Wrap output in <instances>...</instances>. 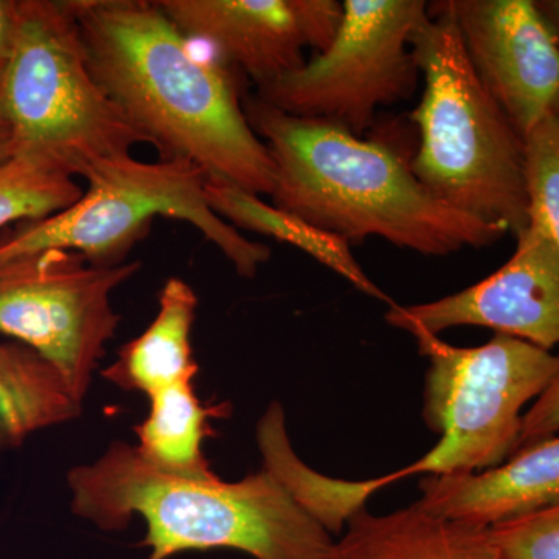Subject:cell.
<instances>
[{"mask_svg":"<svg viewBox=\"0 0 559 559\" xmlns=\"http://www.w3.org/2000/svg\"><path fill=\"white\" fill-rule=\"evenodd\" d=\"M68 2L92 75L162 159L179 157L209 179L272 194L274 162L226 64L197 57L157 2Z\"/></svg>","mask_w":559,"mask_h":559,"instance_id":"cell-1","label":"cell"},{"mask_svg":"<svg viewBox=\"0 0 559 559\" xmlns=\"http://www.w3.org/2000/svg\"><path fill=\"white\" fill-rule=\"evenodd\" d=\"M205 198L210 209L235 229L255 231L263 237L274 238L304 250L366 296L388 301L389 305L393 304L388 294L378 288L373 280L364 272L362 266L353 257L352 246L336 235L319 229L308 221L275 207L274 204H267L259 194L249 193L219 180H207Z\"/></svg>","mask_w":559,"mask_h":559,"instance_id":"cell-16","label":"cell"},{"mask_svg":"<svg viewBox=\"0 0 559 559\" xmlns=\"http://www.w3.org/2000/svg\"><path fill=\"white\" fill-rule=\"evenodd\" d=\"M423 509L444 520L492 527L559 502V436L527 444L481 473L430 476Z\"/></svg>","mask_w":559,"mask_h":559,"instance_id":"cell-13","label":"cell"},{"mask_svg":"<svg viewBox=\"0 0 559 559\" xmlns=\"http://www.w3.org/2000/svg\"><path fill=\"white\" fill-rule=\"evenodd\" d=\"M83 194L72 175L49 162L13 156L0 165V230L55 215Z\"/></svg>","mask_w":559,"mask_h":559,"instance_id":"cell-20","label":"cell"},{"mask_svg":"<svg viewBox=\"0 0 559 559\" xmlns=\"http://www.w3.org/2000/svg\"><path fill=\"white\" fill-rule=\"evenodd\" d=\"M415 340L429 359L423 418L440 441L401 468L404 476L476 473L506 462L520 448L522 409L557 377L559 356L506 334L473 348L432 334Z\"/></svg>","mask_w":559,"mask_h":559,"instance_id":"cell-7","label":"cell"},{"mask_svg":"<svg viewBox=\"0 0 559 559\" xmlns=\"http://www.w3.org/2000/svg\"><path fill=\"white\" fill-rule=\"evenodd\" d=\"M20 22V0H0V83L9 68Z\"/></svg>","mask_w":559,"mask_h":559,"instance_id":"cell-24","label":"cell"},{"mask_svg":"<svg viewBox=\"0 0 559 559\" xmlns=\"http://www.w3.org/2000/svg\"><path fill=\"white\" fill-rule=\"evenodd\" d=\"M326 559H499L488 527L444 520L414 506L389 514L366 509L348 521Z\"/></svg>","mask_w":559,"mask_h":559,"instance_id":"cell-14","label":"cell"},{"mask_svg":"<svg viewBox=\"0 0 559 559\" xmlns=\"http://www.w3.org/2000/svg\"><path fill=\"white\" fill-rule=\"evenodd\" d=\"M187 38L202 40L227 68L259 87L305 64L304 51H323L336 36V0H156Z\"/></svg>","mask_w":559,"mask_h":559,"instance_id":"cell-12","label":"cell"},{"mask_svg":"<svg viewBox=\"0 0 559 559\" xmlns=\"http://www.w3.org/2000/svg\"><path fill=\"white\" fill-rule=\"evenodd\" d=\"M488 528L499 559H559V502Z\"/></svg>","mask_w":559,"mask_h":559,"instance_id":"cell-22","label":"cell"},{"mask_svg":"<svg viewBox=\"0 0 559 559\" xmlns=\"http://www.w3.org/2000/svg\"><path fill=\"white\" fill-rule=\"evenodd\" d=\"M198 296L189 283L170 278L159 296V311L148 329L120 348L119 358L103 371L124 390L153 396L180 382L193 381L198 364L191 349Z\"/></svg>","mask_w":559,"mask_h":559,"instance_id":"cell-15","label":"cell"},{"mask_svg":"<svg viewBox=\"0 0 559 559\" xmlns=\"http://www.w3.org/2000/svg\"><path fill=\"white\" fill-rule=\"evenodd\" d=\"M140 266L95 264L64 249L0 260V333L53 366L81 404L120 323L110 296Z\"/></svg>","mask_w":559,"mask_h":559,"instance_id":"cell-9","label":"cell"},{"mask_svg":"<svg viewBox=\"0 0 559 559\" xmlns=\"http://www.w3.org/2000/svg\"><path fill=\"white\" fill-rule=\"evenodd\" d=\"M53 366L20 342H0V448L80 414Z\"/></svg>","mask_w":559,"mask_h":559,"instance_id":"cell-18","label":"cell"},{"mask_svg":"<svg viewBox=\"0 0 559 559\" xmlns=\"http://www.w3.org/2000/svg\"><path fill=\"white\" fill-rule=\"evenodd\" d=\"M14 156L13 134H11L9 121L0 109V165Z\"/></svg>","mask_w":559,"mask_h":559,"instance_id":"cell-25","label":"cell"},{"mask_svg":"<svg viewBox=\"0 0 559 559\" xmlns=\"http://www.w3.org/2000/svg\"><path fill=\"white\" fill-rule=\"evenodd\" d=\"M87 190L70 207L0 230V260L47 249L79 252L95 264H120L148 235L157 216L187 221L215 245L245 278L271 259L267 246L248 240L219 218L205 198L209 176L179 157L143 162L106 159L84 173Z\"/></svg>","mask_w":559,"mask_h":559,"instance_id":"cell-6","label":"cell"},{"mask_svg":"<svg viewBox=\"0 0 559 559\" xmlns=\"http://www.w3.org/2000/svg\"><path fill=\"white\" fill-rule=\"evenodd\" d=\"M72 510L105 532L146 522L150 559L187 550L234 549L255 559H326L330 533L270 471L238 481L178 476L116 441L97 462L69 473Z\"/></svg>","mask_w":559,"mask_h":559,"instance_id":"cell-3","label":"cell"},{"mask_svg":"<svg viewBox=\"0 0 559 559\" xmlns=\"http://www.w3.org/2000/svg\"><path fill=\"white\" fill-rule=\"evenodd\" d=\"M428 14L421 0H344L330 46L300 69L259 87L255 97L290 116L331 121L362 138L378 109L414 94L419 70L411 38Z\"/></svg>","mask_w":559,"mask_h":559,"instance_id":"cell-8","label":"cell"},{"mask_svg":"<svg viewBox=\"0 0 559 559\" xmlns=\"http://www.w3.org/2000/svg\"><path fill=\"white\" fill-rule=\"evenodd\" d=\"M411 49L425 79L412 171L437 200L518 237L528 227L525 142L477 76L447 2L429 7Z\"/></svg>","mask_w":559,"mask_h":559,"instance_id":"cell-4","label":"cell"},{"mask_svg":"<svg viewBox=\"0 0 559 559\" xmlns=\"http://www.w3.org/2000/svg\"><path fill=\"white\" fill-rule=\"evenodd\" d=\"M516 240L513 257L489 277L428 304H392L385 322L414 337L485 326L550 352L559 345V249L532 226Z\"/></svg>","mask_w":559,"mask_h":559,"instance_id":"cell-11","label":"cell"},{"mask_svg":"<svg viewBox=\"0 0 559 559\" xmlns=\"http://www.w3.org/2000/svg\"><path fill=\"white\" fill-rule=\"evenodd\" d=\"M274 162L272 204L349 246L371 237L428 257L487 248L506 231L437 200L384 143L304 119L257 97L245 105Z\"/></svg>","mask_w":559,"mask_h":559,"instance_id":"cell-2","label":"cell"},{"mask_svg":"<svg viewBox=\"0 0 559 559\" xmlns=\"http://www.w3.org/2000/svg\"><path fill=\"white\" fill-rule=\"evenodd\" d=\"M0 109L14 156L49 162L73 178L150 143L92 75L68 0H20Z\"/></svg>","mask_w":559,"mask_h":559,"instance_id":"cell-5","label":"cell"},{"mask_svg":"<svg viewBox=\"0 0 559 559\" xmlns=\"http://www.w3.org/2000/svg\"><path fill=\"white\" fill-rule=\"evenodd\" d=\"M259 447L264 469L277 477L301 509L330 535L340 533L356 513L366 509L371 495L404 479L400 469L380 479L348 481L331 479L308 468L290 448L285 412L277 403L271 404L260 419Z\"/></svg>","mask_w":559,"mask_h":559,"instance_id":"cell-17","label":"cell"},{"mask_svg":"<svg viewBox=\"0 0 559 559\" xmlns=\"http://www.w3.org/2000/svg\"><path fill=\"white\" fill-rule=\"evenodd\" d=\"M524 142L528 226L559 249V116L543 121Z\"/></svg>","mask_w":559,"mask_h":559,"instance_id":"cell-21","label":"cell"},{"mask_svg":"<svg viewBox=\"0 0 559 559\" xmlns=\"http://www.w3.org/2000/svg\"><path fill=\"white\" fill-rule=\"evenodd\" d=\"M543 10L546 11L549 20L557 25L559 31V0H547V2H539Z\"/></svg>","mask_w":559,"mask_h":559,"instance_id":"cell-26","label":"cell"},{"mask_svg":"<svg viewBox=\"0 0 559 559\" xmlns=\"http://www.w3.org/2000/svg\"><path fill=\"white\" fill-rule=\"evenodd\" d=\"M559 432V370L557 377L544 390L543 395L535 400L522 418L520 448L536 443Z\"/></svg>","mask_w":559,"mask_h":559,"instance_id":"cell-23","label":"cell"},{"mask_svg":"<svg viewBox=\"0 0 559 559\" xmlns=\"http://www.w3.org/2000/svg\"><path fill=\"white\" fill-rule=\"evenodd\" d=\"M150 403L148 417L135 429L142 457L165 473L212 476L202 441L210 433L209 418L219 417L227 406L205 407L191 382L160 390Z\"/></svg>","mask_w":559,"mask_h":559,"instance_id":"cell-19","label":"cell"},{"mask_svg":"<svg viewBox=\"0 0 559 559\" xmlns=\"http://www.w3.org/2000/svg\"><path fill=\"white\" fill-rule=\"evenodd\" d=\"M468 60L525 140L559 116V31L533 0H448Z\"/></svg>","mask_w":559,"mask_h":559,"instance_id":"cell-10","label":"cell"}]
</instances>
